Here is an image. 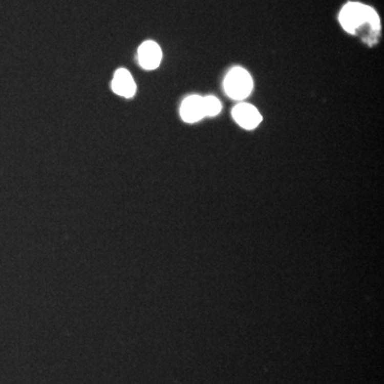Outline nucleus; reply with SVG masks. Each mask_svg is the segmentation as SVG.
Returning a JSON list of instances; mask_svg holds the SVG:
<instances>
[{"mask_svg":"<svg viewBox=\"0 0 384 384\" xmlns=\"http://www.w3.org/2000/svg\"><path fill=\"white\" fill-rule=\"evenodd\" d=\"M339 23L346 31L352 34L365 25L375 31L380 28V18L376 11L358 3H349L343 8L339 13Z\"/></svg>","mask_w":384,"mask_h":384,"instance_id":"nucleus-1","label":"nucleus"},{"mask_svg":"<svg viewBox=\"0 0 384 384\" xmlns=\"http://www.w3.org/2000/svg\"><path fill=\"white\" fill-rule=\"evenodd\" d=\"M224 90L225 93L232 99H246L253 90L251 75L242 68L232 69L224 79Z\"/></svg>","mask_w":384,"mask_h":384,"instance_id":"nucleus-2","label":"nucleus"},{"mask_svg":"<svg viewBox=\"0 0 384 384\" xmlns=\"http://www.w3.org/2000/svg\"><path fill=\"white\" fill-rule=\"evenodd\" d=\"M232 114L236 123L245 130H254L263 120L260 111L247 102H239L234 107Z\"/></svg>","mask_w":384,"mask_h":384,"instance_id":"nucleus-3","label":"nucleus"},{"mask_svg":"<svg viewBox=\"0 0 384 384\" xmlns=\"http://www.w3.org/2000/svg\"><path fill=\"white\" fill-rule=\"evenodd\" d=\"M138 59L140 66L145 70H154L159 67L162 51L159 45L153 41H146L139 47Z\"/></svg>","mask_w":384,"mask_h":384,"instance_id":"nucleus-4","label":"nucleus"},{"mask_svg":"<svg viewBox=\"0 0 384 384\" xmlns=\"http://www.w3.org/2000/svg\"><path fill=\"white\" fill-rule=\"evenodd\" d=\"M111 87L114 93L126 98L133 97L137 89L133 76L125 69H120L115 72Z\"/></svg>","mask_w":384,"mask_h":384,"instance_id":"nucleus-5","label":"nucleus"},{"mask_svg":"<svg viewBox=\"0 0 384 384\" xmlns=\"http://www.w3.org/2000/svg\"><path fill=\"white\" fill-rule=\"evenodd\" d=\"M182 119L187 123H196L205 117L203 107V97L191 95L187 97L181 107Z\"/></svg>","mask_w":384,"mask_h":384,"instance_id":"nucleus-6","label":"nucleus"},{"mask_svg":"<svg viewBox=\"0 0 384 384\" xmlns=\"http://www.w3.org/2000/svg\"><path fill=\"white\" fill-rule=\"evenodd\" d=\"M203 107L205 117H216L221 111V102L215 96L203 97Z\"/></svg>","mask_w":384,"mask_h":384,"instance_id":"nucleus-7","label":"nucleus"}]
</instances>
